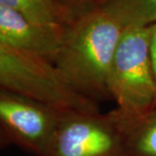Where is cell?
<instances>
[{"label":"cell","instance_id":"obj_1","mask_svg":"<svg viewBox=\"0 0 156 156\" xmlns=\"http://www.w3.org/2000/svg\"><path fill=\"white\" fill-rule=\"evenodd\" d=\"M124 29L101 7L76 16L66 27L54 66L83 97L96 103L111 99L108 76Z\"/></svg>","mask_w":156,"mask_h":156},{"label":"cell","instance_id":"obj_2","mask_svg":"<svg viewBox=\"0 0 156 156\" xmlns=\"http://www.w3.org/2000/svg\"><path fill=\"white\" fill-rule=\"evenodd\" d=\"M108 90L124 122L134 121L156 108L149 26H128L123 30L109 72Z\"/></svg>","mask_w":156,"mask_h":156},{"label":"cell","instance_id":"obj_3","mask_svg":"<svg viewBox=\"0 0 156 156\" xmlns=\"http://www.w3.org/2000/svg\"><path fill=\"white\" fill-rule=\"evenodd\" d=\"M0 88L35 99L59 111H100L98 103L67 84L54 64L0 42Z\"/></svg>","mask_w":156,"mask_h":156},{"label":"cell","instance_id":"obj_4","mask_svg":"<svg viewBox=\"0 0 156 156\" xmlns=\"http://www.w3.org/2000/svg\"><path fill=\"white\" fill-rule=\"evenodd\" d=\"M125 123L108 113L62 112L45 156H123Z\"/></svg>","mask_w":156,"mask_h":156},{"label":"cell","instance_id":"obj_5","mask_svg":"<svg viewBox=\"0 0 156 156\" xmlns=\"http://www.w3.org/2000/svg\"><path fill=\"white\" fill-rule=\"evenodd\" d=\"M62 111L14 91L0 88V128L24 151L45 156Z\"/></svg>","mask_w":156,"mask_h":156},{"label":"cell","instance_id":"obj_6","mask_svg":"<svg viewBox=\"0 0 156 156\" xmlns=\"http://www.w3.org/2000/svg\"><path fill=\"white\" fill-rule=\"evenodd\" d=\"M61 34L32 23L18 11L0 4V42L54 64Z\"/></svg>","mask_w":156,"mask_h":156},{"label":"cell","instance_id":"obj_7","mask_svg":"<svg viewBox=\"0 0 156 156\" xmlns=\"http://www.w3.org/2000/svg\"><path fill=\"white\" fill-rule=\"evenodd\" d=\"M0 4L18 11L36 25L61 34L76 18L67 5L56 0H0Z\"/></svg>","mask_w":156,"mask_h":156},{"label":"cell","instance_id":"obj_8","mask_svg":"<svg viewBox=\"0 0 156 156\" xmlns=\"http://www.w3.org/2000/svg\"><path fill=\"white\" fill-rule=\"evenodd\" d=\"M124 123L123 156H156V108L134 121Z\"/></svg>","mask_w":156,"mask_h":156},{"label":"cell","instance_id":"obj_9","mask_svg":"<svg viewBox=\"0 0 156 156\" xmlns=\"http://www.w3.org/2000/svg\"><path fill=\"white\" fill-rule=\"evenodd\" d=\"M106 12L128 26H149L156 22V0H106Z\"/></svg>","mask_w":156,"mask_h":156},{"label":"cell","instance_id":"obj_10","mask_svg":"<svg viewBox=\"0 0 156 156\" xmlns=\"http://www.w3.org/2000/svg\"><path fill=\"white\" fill-rule=\"evenodd\" d=\"M149 46H150V58L156 79V22L149 25Z\"/></svg>","mask_w":156,"mask_h":156},{"label":"cell","instance_id":"obj_11","mask_svg":"<svg viewBox=\"0 0 156 156\" xmlns=\"http://www.w3.org/2000/svg\"><path fill=\"white\" fill-rule=\"evenodd\" d=\"M10 144H11L10 140H9L8 137L5 135L4 132L1 130V128H0V150L7 148Z\"/></svg>","mask_w":156,"mask_h":156},{"label":"cell","instance_id":"obj_12","mask_svg":"<svg viewBox=\"0 0 156 156\" xmlns=\"http://www.w3.org/2000/svg\"><path fill=\"white\" fill-rule=\"evenodd\" d=\"M74 1H83V0H74Z\"/></svg>","mask_w":156,"mask_h":156}]
</instances>
